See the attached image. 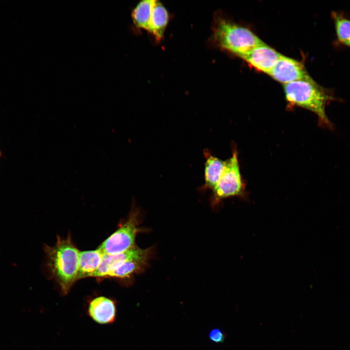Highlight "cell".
Masks as SVG:
<instances>
[{
	"mask_svg": "<svg viewBox=\"0 0 350 350\" xmlns=\"http://www.w3.org/2000/svg\"><path fill=\"white\" fill-rule=\"evenodd\" d=\"M44 250L51 276L58 284L62 294L67 295L78 280L80 251L73 244L70 234L65 238L57 236L55 245H45Z\"/></svg>",
	"mask_w": 350,
	"mask_h": 350,
	"instance_id": "7a4b0ae2",
	"label": "cell"
},
{
	"mask_svg": "<svg viewBox=\"0 0 350 350\" xmlns=\"http://www.w3.org/2000/svg\"><path fill=\"white\" fill-rule=\"evenodd\" d=\"M336 38L335 45L348 47L350 43V17L344 12L332 11Z\"/></svg>",
	"mask_w": 350,
	"mask_h": 350,
	"instance_id": "4fadbf2b",
	"label": "cell"
},
{
	"mask_svg": "<svg viewBox=\"0 0 350 350\" xmlns=\"http://www.w3.org/2000/svg\"><path fill=\"white\" fill-rule=\"evenodd\" d=\"M212 191L214 204H218L225 198L245 194V186L236 149H233L231 156L225 161L222 176Z\"/></svg>",
	"mask_w": 350,
	"mask_h": 350,
	"instance_id": "8992f818",
	"label": "cell"
},
{
	"mask_svg": "<svg viewBox=\"0 0 350 350\" xmlns=\"http://www.w3.org/2000/svg\"><path fill=\"white\" fill-rule=\"evenodd\" d=\"M286 101L291 106H299L315 114L320 125L330 130L333 124L325 111L326 105L338 100L330 89L318 85L313 78L284 85Z\"/></svg>",
	"mask_w": 350,
	"mask_h": 350,
	"instance_id": "6da1fadb",
	"label": "cell"
},
{
	"mask_svg": "<svg viewBox=\"0 0 350 350\" xmlns=\"http://www.w3.org/2000/svg\"><path fill=\"white\" fill-rule=\"evenodd\" d=\"M1 151H0V157H1Z\"/></svg>",
	"mask_w": 350,
	"mask_h": 350,
	"instance_id": "2e32d148",
	"label": "cell"
},
{
	"mask_svg": "<svg viewBox=\"0 0 350 350\" xmlns=\"http://www.w3.org/2000/svg\"><path fill=\"white\" fill-rule=\"evenodd\" d=\"M206 158L204 170V189L212 190L219 182L223 174L225 161L212 156L208 151L204 152Z\"/></svg>",
	"mask_w": 350,
	"mask_h": 350,
	"instance_id": "7c38bea8",
	"label": "cell"
},
{
	"mask_svg": "<svg viewBox=\"0 0 350 350\" xmlns=\"http://www.w3.org/2000/svg\"><path fill=\"white\" fill-rule=\"evenodd\" d=\"M148 259H136L128 260L121 264L107 275L106 278L124 279L144 270L148 264Z\"/></svg>",
	"mask_w": 350,
	"mask_h": 350,
	"instance_id": "5bb4252c",
	"label": "cell"
},
{
	"mask_svg": "<svg viewBox=\"0 0 350 350\" xmlns=\"http://www.w3.org/2000/svg\"><path fill=\"white\" fill-rule=\"evenodd\" d=\"M210 42L222 50L241 57L263 42L248 28L217 12L214 15Z\"/></svg>",
	"mask_w": 350,
	"mask_h": 350,
	"instance_id": "3957f363",
	"label": "cell"
},
{
	"mask_svg": "<svg viewBox=\"0 0 350 350\" xmlns=\"http://www.w3.org/2000/svg\"><path fill=\"white\" fill-rule=\"evenodd\" d=\"M140 213L133 208L128 218L120 228L98 247L103 254H114L124 252L135 246V239L141 231L139 226Z\"/></svg>",
	"mask_w": 350,
	"mask_h": 350,
	"instance_id": "5b68a950",
	"label": "cell"
},
{
	"mask_svg": "<svg viewBox=\"0 0 350 350\" xmlns=\"http://www.w3.org/2000/svg\"><path fill=\"white\" fill-rule=\"evenodd\" d=\"M268 75L283 85L312 78L302 63L282 54Z\"/></svg>",
	"mask_w": 350,
	"mask_h": 350,
	"instance_id": "52a82bcc",
	"label": "cell"
},
{
	"mask_svg": "<svg viewBox=\"0 0 350 350\" xmlns=\"http://www.w3.org/2000/svg\"><path fill=\"white\" fill-rule=\"evenodd\" d=\"M152 248L141 249L136 245L122 253L114 254H104L101 264L92 277L101 280L107 278L109 273L123 262L131 259L150 258Z\"/></svg>",
	"mask_w": 350,
	"mask_h": 350,
	"instance_id": "ba28073f",
	"label": "cell"
},
{
	"mask_svg": "<svg viewBox=\"0 0 350 350\" xmlns=\"http://www.w3.org/2000/svg\"><path fill=\"white\" fill-rule=\"evenodd\" d=\"M348 47L350 48V44H349V45Z\"/></svg>",
	"mask_w": 350,
	"mask_h": 350,
	"instance_id": "e0dca14e",
	"label": "cell"
},
{
	"mask_svg": "<svg viewBox=\"0 0 350 350\" xmlns=\"http://www.w3.org/2000/svg\"><path fill=\"white\" fill-rule=\"evenodd\" d=\"M116 306L112 299L99 296L90 300L88 303V313L96 323L106 324L113 323L116 316Z\"/></svg>",
	"mask_w": 350,
	"mask_h": 350,
	"instance_id": "30bf717a",
	"label": "cell"
},
{
	"mask_svg": "<svg viewBox=\"0 0 350 350\" xmlns=\"http://www.w3.org/2000/svg\"><path fill=\"white\" fill-rule=\"evenodd\" d=\"M281 55L263 42L251 49L240 58L257 70L268 74Z\"/></svg>",
	"mask_w": 350,
	"mask_h": 350,
	"instance_id": "9c48e42d",
	"label": "cell"
},
{
	"mask_svg": "<svg viewBox=\"0 0 350 350\" xmlns=\"http://www.w3.org/2000/svg\"><path fill=\"white\" fill-rule=\"evenodd\" d=\"M131 17L137 28L145 30L157 41L162 39L169 21V14L160 1H140L133 10Z\"/></svg>",
	"mask_w": 350,
	"mask_h": 350,
	"instance_id": "277c9868",
	"label": "cell"
},
{
	"mask_svg": "<svg viewBox=\"0 0 350 350\" xmlns=\"http://www.w3.org/2000/svg\"><path fill=\"white\" fill-rule=\"evenodd\" d=\"M103 255L98 248L94 250L80 251L78 280L92 277L101 264Z\"/></svg>",
	"mask_w": 350,
	"mask_h": 350,
	"instance_id": "8fae6325",
	"label": "cell"
},
{
	"mask_svg": "<svg viewBox=\"0 0 350 350\" xmlns=\"http://www.w3.org/2000/svg\"><path fill=\"white\" fill-rule=\"evenodd\" d=\"M209 336L212 342L219 343L224 342L226 338V334L221 329L214 328L210 332Z\"/></svg>",
	"mask_w": 350,
	"mask_h": 350,
	"instance_id": "9a60e30c",
	"label": "cell"
}]
</instances>
